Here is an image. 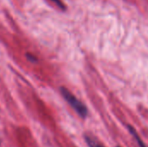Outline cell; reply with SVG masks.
Returning <instances> with one entry per match:
<instances>
[{
	"instance_id": "8992f818",
	"label": "cell",
	"mask_w": 148,
	"mask_h": 147,
	"mask_svg": "<svg viewBox=\"0 0 148 147\" xmlns=\"http://www.w3.org/2000/svg\"><path fill=\"white\" fill-rule=\"evenodd\" d=\"M118 147H119V146H118Z\"/></svg>"
},
{
	"instance_id": "277c9868",
	"label": "cell",
	"mask_w": 148,
	"mask_h": 147,
	"mask_svg": "<svg viewBox=\"0 0 148 147\" xmlns=\"http://www.w3.org/2000/svg\"><path fill=\"white\" fill-rule=\"evenodd\" d=\"M51 1H52L53 3H55L56 4H57L59 7H61V8H62V9L64 8V5H63V3H62L60 0H51Z\"/></svg>"
},
{
	"instance_id": "5b68a950",
	"label": "cell",
	"mask_w": 148,
	"mask_h": 147,
	"mask_svg": "<svg viewBox=\"0 0 148 147\" xmlns=\"http://www.w3.org/2000/svg\"><path fill=\"white\" fill-rule=\"evenodd\" d=\"M27 57H28V59H29V60H31L32 62H36V59L34 57V55H27Z\"/></svg>"
},
{
	"instance_id": "7a4b0ae2",
	"label": "cell",
	"mask_w": 148,
	"mask_h": 147,
	"mask_svg": "<svg viewBox=\"0 0 148 147\" xmlns=\"http://www.w3.org/2000/svg\"><path fill=\"white\" fill-rule=\"evenodd\" d=\"M127 129H128V131H129V133H131V135L135 139V140H136V142L138 143V145H139V146L140 147H147V146L145 145V143L142 141V139L140 138V136H139V134L137 133V132H136V130L132 126H130V125H128L127 126Z\"/></svg>"
},
{
	"instance_id": "6da1fadb",
	"label": "cell",
	"mask_w": 148,
	"mask_h": 147,
	"mask_svg": "<svg viewBox=\"0 0 148 147\" xmlns=\"http://www.w3.org/2000/svg\"><path fill=\"white\" fill-rule=\"evenodd\" d=\"M60 91H61V94L62 95L64 100L73 107V109L78 113V115H80L82 119L87 118V116H88L87 107L67 88H61Z\"/></svg>"
},
{
	"instance_id": "3957f363",
	"label": "cell",
	"mask_w": 148,
	"mask_h": 147,
	"mask_svg": "<svg viewBox=\"0 0 148 147\" xmlns=\"http://www.w3.org/2000/svg\"><path fill=\"white\" fill-rule=\"evenodd\" d=\"M85 141L88 144V146L89 147H104L102 145H101L100 143H98L95 139H93V137H90L88 135H85Z\"/></svg>"
}]
</instances>
